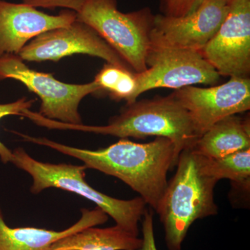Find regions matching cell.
Segmentation results:
<instances>
[{
	"instance_id": "cell-3",
	"label": "cell",
	"mask_w": 250,
	"mask_h": 250,
	"mask_svg": "<svg viewBox=\"0 0 250 250\" xmlns=\"http://www.w3.org/2000/svg\"><path fill=\"white\" fill-rule=\"evenodd\" d=\"M204 156L192 148L179 154L177 170L156 212L165 231L168 250H182V243L194 222L215 215L218 208L214 200L217 179L203 169Z\"/></svg>"
},
{
	"instance_id": "cell-1",
	"label": "cell",
	"mask_w": 250,
	"mask_h": 250,
	"mask_svg": "<svg viewBox=\"0 0 250 250\" xmlns=\"http://www.w3.org/2000/svg\"><path fill=\"white\" fill-rule=\"evenodd\" d=\"M24 141L46 146L76 158L86 168L94 169L121 179L137 192L147 205L156 210L167 187V174L175 167L174 146L167 138L137 143L128 139L97 150L81 149L46 138L32 137L16 132Z\"/></svg>"
},
{
	"instance_id": "cell-8",
	"label": "cell",
	"mask_w": 250,
	"mask_h": 250,
	"mask_svg": "<svg viewBox=\"0 0 250 250\" xmlns=\"http://www.w3.org/2000/svg\"><path fill=\"white\" fill-rule=\"evenodd\" d=\"M87 54L108 63L131 70V67L93 28L75 20L65 27L55 28L36 36L18 54L24 62H59L74 54Z\"/></svg>"
},
{
	"instance_id": "cell-18",
	"label": "cell",
	"mask_w": 250,
	"mask_h": 250,
	"mask_svg": "<svg viewBox=\"0 0 250 250\" xmlns=\"http://www.w3.org/2000/svg\"><path fill=\"white\" fill-rule=\"evenodd\" d=\"M34 103V100H28L26 98H22L13 103L0 104V120L6 116H21V113L24 110L30 109ZM12 156L13 151L0 141V159L1 162L5 164L11 163Z\"/></svg>"
},
{
	"instance_id": "cell-17",
	"label": "cell",
	"mask_w": 250,
	"mask_h": 250,
	"mask_svg": "<svg viewBox=\"0 0 250 250\" xmlns=\"http://www.w3.org/2000/svg\"><path fill=\"white\" fill-rule=\"evenodd\" d=\"M93 81L100 86V92H106L113 100H125L126 104L136 101L137 82L134 71L107 62Z\"/></svg>"
},
{
	"instance_id": "cell-6",
	"label": "cell",
	"mask_w": 250,
	"mask_h": 250,
	"mask_svg": "<svg viewBox=\"0 0 250 250\" xmlns=\"http://www.w3.org/2000/svg\"><path fill=\"white\" fill-rule=\"evenodd\" d=\"M8 79L21 82L39 97V114L67 124H83L79 111L81 102L90 94L100 92V86L94 81L70 84L57 80L52 74L32 70L16 54L0 57V82Z\"/></svg>"
},
{
	"instance_id": "cell-7",
	"label": "cell",
	"mask_w": 250,
	"mask_h": 250,
	"mask_svg": "<svg viewBox=\"0 0 250 250\" xmlns=\"http://www.w3.org/2000/svg\"><path fill=\"white\" fill-rule=\"evenodd\" d=\"M144 72L136 73L135 99L155 88L179 90L198 83L214 84L220 75L200 51L150 46Z\"/></svg>"
},
{
	"instance_id": "cell-10",
	"label": "cell",
	"mask_w": 250,
	"mask_h": 250,
	"mask_svg": "<svg viewBox=\"0 0 250 250\" xmlns=\"http://www.w3.org/2000/svg\"><path fill=\"white\" fill-rule=\"evenodd\" d=\"M173 95L188 111L200 137L220 120L249 111L250 80L231 77L210 88L190 85L176 90Z\"/></svg>"
},
{
	"instance_id": "cell-13",
	"label": "cell",
	"mask_w": 250,
	"mask_h": 250,
	"mask_svg": "<svg viewBox=\"0 0 250 250\" xmlns=\"http://www.w3.org/2000/svg\"><path fill=\"white\" fill-rule=\"evenodd\" d=\"M76 223L62 231L37 228H11L5 223L0 207V250H46L54 242L90 227L103 225L108 215L97 207L93 210L82 208Z\"/></svg>"
},
{
	"instance_id": "cell-14",
	"label": "cell",
	"mask_w": 250,
	"mask_h": 250,
	"mask_svg": "<svg viewBox=\"0 0 250 250\" xmlns=\"http://www.w3.org/2000/svg\"><path fill=\"white\" fill-rule=\"evenodd\" d=\"M192 149L209 159H218L250 148V118L233 115L217 122L197 140Z\"/></svg>"
},
{
	"instance_id": "cell-12",
	"label": "cell",
	"mask_w": 250,
	"mask_h": 250,
	"mask_svg": "<svg viewBox=\"0 0 250 250\" xmlns=\"http://www.w3.org/2000/svg\"><path fill=\"white\" fill-rule=\"evenodd\" d=\"M76 19V13L69 10L53 16L24 3L0 0V57L5 54L18 55L36 36L65 27Z\"/></svg>"
},
{
	"instance_id": "cell-21",
	"label": "cell",
	"mask_w": 250,
	"mask_h": 250,
	"mask_svg": "<svg viewBox=\"0 0 250 250\" xmlns=\"http://www.w3.org/2000/svg\"><path fill=\"white\" fill-rule=\"evenodd\" d=\"M143 217L142 245L138 250H158L154 238L152 212L146 209Z\"/></svg>"
},
{
	"instance_id": "cell-16",
	"label": "cell",
	"mask_w": 250,
	"mask_h": 250,
	"mask_svg": "<svg viewBox=\"0 0 250 250\" xmlns=\"http://www.w3.org/2000/svg\"><path fill=\"white\" fill-rule=\"evenodd\" d=\"M203 169L206 173L218 181L229 179L238 187L249 190L250 148L218 159L204 156Z\"/></svg>"
},
{
	"instance_id": "cell-9",
	"label": "cell",
	"mask_w": 250,
	"mask_h": 250,
	"mask_svg": "<svg viewBox=\"0 0 250 250\" xmlns=\"http://www.w3.org/2000/svg\"><path fill=\"white\" fill-rule=\"evenodd\" d=\"M220 76L248 78L250 0H236L215 36L200 51Z\"/></svg>"
},
{
	"instance_id": "cell-4",
	"label": "cell",
	"mask_w": 250,
	"mask_h": 250,
	"mask_svg": "<svg viewBox=\"0 0 250 250\" xmlns=\"http://www.w3.org/2000/svg\"><path fill=\"white\" fill-rule=\"evenodd\" d=\"M11 163L31 176L33 194L37 195L49 188L73 192L94 202L111 217L117 225L139 236V223L147 206L142 197L123 200L108 196L90 187L85 181L87 168L84 165L42 162L31 157L22 147L13 151Z\"/></svg>"
},
{
	"instance_id": "cell-19",
	"label": "cell",
	"mask_w": 250,
	"mask_h": 250,
	"mask_svg": "<svg viewBox=\"0 0 250 250\" xmlns=\"http://www.w3.org/2000/svg\"><path fill=\"white\" fill-rule=\"evenodd\" d=\"M89 0H22V3L35 8L54 9L62 8L78 13Z\"/></svg>"
},
{
	"instance_id": "cell-20",
	"label": "cell",
	"mask_w": 250,
	"mask_h": 250,
	"mask_svg": "<svg viewBox=\"0 0 250 250\" xmlns=\"http://www.w3.org/2000/svg\"><path fill=\"white\" fill-rule=\"evenodd\" d=\"M166 16L182 17L190 14L200 6L202 0H163Z\"/></svg>"
},
{
	"instance_id": "cell-5",
	"label": "cell",
	"mask_w": 250,
	"mask_h": 250,
	"mask_svg": "<svg viewBox=\"0 0 250 250\" xmlns=\"http://www.w3.org/2000/svg\"><path fill=\"white\" fill-rule=\"evenodd\" d=\"M154 16L148 9L121 12L117 0H89L77 19L93 28L136 73L147 68Z\"/></svg>"
},
{
	"instance_id": "cell-11",
	"label": "cell",
	"mask_w": 250,
	"mask_h": 250,
	"mask_svg": "<svg viewBox=\"0 0 250 250\" xmlns=\"http://www.w3.org/2000/svg\"><path fill=\"white\" fill-rule=\"evenodd\" d=\"M229 9V6L203 1L195 11L182 17L154 16L151 45L200 51L216 34Z\"/></svg>"
},
{
	"instance_id": "cell-22",
	"label": "cell",
	"mask_w": 250,
	"mask_h": 250,
	"mask_svg": "<svg viewBox=\"0 0 250 250\" xmlns=\"http://www.w3.org/2000/svg\"><path fill=\"white\" fill-rule=\"evenodd\" d=\"M234 1H236V0H202V2H203V1H213V2L218 3V4L229 6Z\"/></svg>"
},
{
	"instance_id": "cell-2",
	"label": "cell",
	"mask_w": 250,
	"mask_h": 250,
	"mask_svg": "<svg viewBox=\"0 0 250 250\" xmlns=\"http://www.w3.org/2000/svg\"><path fill=\"white\" fill-rule=\"evenodd\" d=\"M27 118L49 129L75 130L111 135L120 139L167 138L174 144L175 167L181 152L192 147L200 138L188 111L173 94L126 104L119 115L111 118L108 125L104 126L67 124L48 119L32 111L27 112Z\"/></svg>"
},
{
	"instance_id": "cell-15",
	"label": "cell",
	"mask_w": 250,
	"mask_h": 250,
	"mask_svg": "<svg viewBox=\"0 0 250 250\" xmlns=\"http://www.w3.org/2000/svg\"><path fill=\"white\" fill-rule=\"evenodd\" d=\"M142 238L118 225L85 228L54 242L46 250H138Z\"/></svg>"
}]
</instances>
